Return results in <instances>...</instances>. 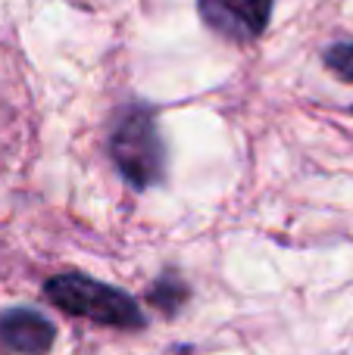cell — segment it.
I'll use <instances>...</instances> for the list:
<instances>
[{
    "label": "cell",
    "mask_w": 353,
    "mask_h": 355,
    "mask_svg": "<svg viewBox=\"0 0 353 355\" xmlns=\"http://www.w3.org/2000/svg\"><path fill=\"white\" fill-rule=\"evenodd\" d=\"M47 296L54 306H60L69 315H81V318L100 321V324L113 327H141L144 315L135 306L131 296L122 290L97 284L85 275H60L47 281Z\"/></svg>",
    "instance_id": "obj_1"
},
{
    "label": "cell",
    "mask_w": 353,
    "mask_h": 355,
    "mask_svg": "<svg viewBox=\"0 0 353 355\" xmlns=\"http://www.w3.org/2000/svg\"><path fill=\"white\" fill-rule=\"evenodd\" d=\"M110 150H113V159H116L119 172L129 178L138 190L160 181L166 153H163V141H160L154 116L144 106H135V110H129L119 119L116 131H113Z\"/></svg>",
    "instance_id": "obj_2"
},
{
    "label": "cell",
    "mask_w": 353,
    "mask_h": 355,
    "mask_svg": "<svg viewBox=\"0 0 353 355\" xmlns=\"http://www.w3.org/2000/svg\"><path fill=\"white\" fill-rule=\"evenodd\" d=\"M197 10L213 31L231 41H250L266 28L272 0H197Z\"/></svg>",
    "instance_id": "obj_3"
},
{
    "label": "cell",
    "mask_w": 353,
    "mask_h": 355,
    "mask_svg": "<svg viewBox=\"0 0 353 355\" xmlns=\"http://www.w3.org/2000/svg\"><path fill=\"white\" fill-rule=\"evenodd\" d=\"M325 66L341 81H353V44H335L325 50Z\"/></svg>",
    "instance_id": "obj_5"
},
{
    "label": "cell",
    "mask_w": 353,
    "mask_h": 355,
    "mask_svg": "<svg viewBox=\"0 0 353 355\" xmlns=\"http://www.w3.org/2000/svg\"><path fill=\"white\" fill-rule=\"evenodd\" d=\"M0 343L16 355H44L54 346V324L31 309L0 315Z\"/></svg>",
    "instance_id": "obj_4"
}]
</instances>
